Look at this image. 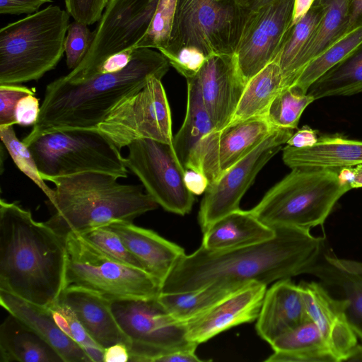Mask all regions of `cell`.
<instances>
[{
	"instance_id": "6da1fadb",
	"label": "cell",
	"mask_w": 362,
	"mask_h": 362,
	"mask_svg": "<svg viewBox=\"0 0 362 362\" xmlns=\"http://www.w3.org/2000/svg\"><path fill=\"white\" fill-rule=\"evenodd\" d=\"M270 240L215 252L200 246L185 254L161 284L160 293L198 289L214 283L268 285L305 273L325 247V238L295 227L274 228Z\"/></svg>"
},
{
	"instance_id": "7a4b0ae2",
	"label": "cell",
	"mask_w": 362,
	"mask_h": 362,
	"mask_svg": "<svg viewBox=\"0 0 362 362\" xmlns=\"http://www.w3.org/2000/svg\"><path fill=\"white\" fill-rule=\"evenodd\" d=\"M168 59L151 48H136L124 69L98 74L72 82L62 76L47 85L36 123L23 139L28 145L37 136L56 130L96 129L127 97L141 90L153 77L162 79Z\"/></svg>"
},
{
	"instance_id": "3957f363",
	"label": "cell",
	"mask_w": 362,
	"mask_h": 362,
	"mask_svg": "<svg viewBox=\"0 0 362 362\" xmlns=\"http://www.w3.org/2000/svg\"><path fill=\"white\" fill-rule=\"evenodd\" d=\"M65 238L15 202L0 201V290L49 308L65 287Z\"/></svg>"
},
{
	"instance_id": "277c9868",
	"label": "cell",
	"mask_w": 362,
	"mask_h": 362,
	"mask_svg": "<svg viewBox=\"0 0 362 362\" xmlns=\"http://www.w3.org/2000/svg\"><path fill=\"white\" fill-rule=\"evenodd\" d=\"M117 177L87 172L52 177L55 186L54 209L45 223L65 238L115 221L133 222L158 204L141 185H124Z\"/></svg>"
},
{
	"instance_id": "5b68a950",
	"label": "cell",
	"mask_w": 362,
	"mask_h": 362,
	"mask_svg": "<svg viewBox=\"0 0 362 362\" xmlns=\"http://www.w3.org/2000/svg\"><path fill=\"white\" fill-rule=\"evenodd\" d=\"M350 189L341 168H294L250 211L272 228L310 230L323 226L337 202Z\"/></svg>"
},
{
	"instance_id": "8992f818",
	"label": "cell",
	"mask_w": 362,
	"mask_h": 362,
	"mask_svg": "<svg viewBox=\"0 0 362 362\" xmlns=\"http://www.w3.org/2000/svg\"><path fill=\"white\" fill-rule=\"evenodd\" d=\"M70 15L50 5L0 30V84L37 81L64 52Z\"/></svg>"
},
{
	"instance_id": "52a82bcc",
	"label": "cell",
	"mask_w": 362,
	"mask_h": 362,
	"mask_svg": "<svg viewBox=\"0 0 362 362\" xmlns=\"http://www.w3.org/2000/svg\"><path fill=\"white\" fill-rule=\"evenodd\" d=\"M42 178L95 172L127 177V167L115 145L98 128L42 134L28 145Z\"/></svg>"
},
{
	"instance_id": "ba28073f",
	"label": "cell",
	"mask_w": 362,
	"mask_h": 362,
	"mask_svg": "<svg viewBox=\"0 0 362 362\" xmlns=\"http://www.w3.org/2000/svg\"><path fill=\"white\" fill-rule=\"evenodd\" d=\"M251 11L240 0H177L166 58L185 47L209 57L234 55Z\"/></svg>"
},
{
	"instance_id": "9c48e42d",
	"label": "cell",
	"mask_w": 362,
	"mask_h": 362,
	"mask_svg": "<svg viewBox=\"0 0 362 362\" xmlns=\"http://www.w3.org/2000/svg\"><path fill=\"white\" fill-rule=\"evenodd\" d=\"M65 245V287L84 288L110 300L158 296L161 284L156 278L107 256L79 234L69 233Z\"/></svg>"
},
{
	"instance_id": "30bf717a",
	"label": "cell",
	"mask_w": 362,
	"mask_h": 362,
	"mask_svg": "<svg viewBox=\"0 0 362 362\" xmlns=\"http://www.w3.org/2000/svg\"><path fill=\"white\" fill-rule=\"evenodd\" d=\"M111 308L129 340V361L159 362L168 352L197 344L187 339L185 324L174 319L158 297L114 300Z\"/></svg>"
},
{
	"instance_id": "8fae6325",
	"label": "cell",
	"mask_w": 362,
	"mask_h": 362,
	"mask_svg": "<svg viewBox=\"0 0 362 362\" xmlns=\"http://www.w3.org/2000/svg\"><path fill=\"white\" fill-rule=\"evenodd\" d=\"M98 129L119 150L141 139L172 144L171 112L161 79L151 78L118 104Z\"/></svg>"
},
{
	"instance_id": "7c38bea8",
	"label": "cell",
	"mask_w": 362,
	"mask_h": 362,
	"mask_svg": "<svg viewBox=\"0 0 362 362\" xmlns=\"http://www.w3.org/2000/svg\"><path fill=\"white\" fill-rule=\"evenodd\" d=\"M127 147L125 164L146 192L165 211L180 216L189 214L195 197L186 185L185 169L173 144L141 139Z\"/></svg>"
},
{
	"instance_id": "4fadbf2b",
	"label": "cell",
	"mask_w": 362,
	"mask_h": 362,
	"mask_svg": "<svg viewBox=\"0 0 362 362\" xmlns=\"http://www.w3.org/2000/svg\"><path fill=\"white\" fill-rule=\"evenodd\" d=\"M158 1L109 0L88 53L76 69L62 77L72 82L84 80L110 55L135 47L148 30Z\"/></svg>"
},
{
	"instance_id": "5bb4252c",
	"label": "cell",
	"mask_w": 362,
	"mask_h": 362,
	"mask_svg": "<svg viewBox=\"0 0 362 362\" xmlns=\"http://www.w3.org/2000/svg\"><path fill=\"white\" fill-rule=\"evenodd\" d=\"M293 133V129H276L252 152L208 185L198 213L203 233L221 218L240 209L241 199L259 172Z\"/></svg>"
},
{
	"instance_id": "9a60e30c",
	"label": "cell",
	"mask_w": 362,
	"mask_h": 362,
	"mask_svg": "<svg viewBox=\"0 0 362 362\" xmlns=\"http://www.w3.org/2000/svg\"><path fill=\"white\" fill-rule=\"evenodd\" d=\"M295 0H274L251 11L235 57L246 83L274 62L292 23Z\"/></svg>"
},
{
	"instance_id": "2e32d148",
	"label": "cell",
	"mask_w": 362,
	"mask_h": 362,
	"mask_svg": "<svg viewBox=\"0 0 362 362\" xmlns=\"http://www.w3.org/2000/svg\"><path fill=\"white\" fill-rule=\"evenodd\" d=\"M308 317L317 327L337 362L347 361L358 337L346 314L347 302L334 297L320 282L298 284Z\"/></svg>"
},
{
	"instance_id": "e0dca14e",
	"label": "cell",
	"mask_w": 362,
	"mask_h": 362,
	"mask_svg": "<svg viewBox=\"0 0 362 362\" xmlns=\"http://www.w3.org/2000/svg\"><path fill=\"white\" fill-rule=\"evenodd\" d=\"M196 77L206 110L221 131L230 124L247 83L235 55L208 57Z\"/></svg>"
},
{
	"instance_id": "ac0fdd59",
	"label": "cell",
	"mask_w": 362,
	"mask_h": 362,
	"mask_svg": "<svg viewBox=\"0 0 362 362\" xmlns=\"http://www.w3.org/2000/svg\"><path fill=\"white\" fill-rule=\"evenodd\" d=\"M277 128L265 115L228 124L214 132L204 149L202 173L209 185L259 146Z\"/></svg>"
},
{
	"instance_id": "d6986e66",
	"label": "cell",
	"mask_w": 362,
	"mask_h": 362,
	"mask_svg": "<svg viewBox=\"0 0 362 362\" xmlns=\"http://www.w3.org/2000/svg\"><path fill=\"white\" fill-rule=\"evenodd\" d=\"M267 285L250 283L201 315L186 322L187 338L197 344L233 327L255 321Z\"/></svg>"
},
{
	"instance_id": "ffe728a7",
	"label": "cell",
	"mask_w": 362,
	"mask_h": 362,
	"mask_svg": "<svg viewBox=\"0 0 362 362\" xmlns=\"http://www.w3.org/2000/svg\"><path fill=\"white\" fill-rule=\"evenodd\" d=\"M324 249L305 274L317 277L330 294L347 302L348 318L362 341V262L340 258Z\"/></svg>"
},
{
	"instance_id": "44dd1931",
	"label": "cell",
	"mask_w": 362,
	"mask_h": 362,
	"mask_svg": "<svg viewBox=\"0 0 362 362\" xmlns=\"http://www.w3.org/2000/svg\"><path fill=\"white\" fill-rule=\"evenodd\" d=\"M310 320L298 284L284 279L267 289L256 320L257 334L271 344L276 338Z\"/></svg>"
},
{
	"instance_id": "7402d4cb",
	"label": "cell",
	"mask_w": 362,
	"mask_h": 362,
	"mask_svg": "<svg viewBox=\"0 0 362 362\" xmlns=\"http://www.w3.org/2000/svg\"><path fill=\"white\" fill-rule=\"evenodd\" d=\"M186 80V115L180 129L173 136V146L185 170L202 173L204 149L216 129L204 106L196 76Z\"/></svg>"
},
{
	"instance_id": "603a6c76",
	"label": "cell",
	"mask_w": 362,
	"mask_h": 362,
	"mask_svg": "<svg viewBox=\"0 0 362 362\" xmlns=\"http://www.w3.org/2000/svg\"><path fill=\"white\" fill-rule=\"evenodd\" d=\"M108 228L115 232L128 250L141 263L145 271L162 284L185 250L153 230L137 226L133 222L115 221Z\"/></svg>"
},
{
	"instance_id": "cb8c5ba5",
	"label": "cell",
	"mask_w": 362,
	"mask_h": 362,
	"mask_svg": "<svg viewBox=\"0 0 362 362\" xmlns=\"http://www.w3.org/2000/svg\"><path fill=\"white\" fill-rule=\"evenodd\" d=\"M75 313L92 339L103 349L118 343L129 344L111 308V300L88 290L65 287L57 300Z\"/></svg>"
},
{
	"instance_id": "d4e9b609",
	"label": "cell",
	"mask_w": 362,
	"mask_h": 362,
	"mask_svg": "<svg viewBox=\"0 0 362 362\" xmlns=\"http://www.w3.org/2000/svg\"><path fill=\"white\" fill-rule=\"evenodd\" d=\"M282 160L291 169L351 168L362 164V141L325 134L310 147L286 145L282 149Z\"/></svg>"
},
{
	"instance_id": "484cf974",
	"label": "cell",
	"mask_w": 362,
	"mask_h": 362,
	"mask_svg": "<svg viewBox=\"0 0 362 362\" xmlns=\"http://www.w3.org/2000/svg\"><path fill=\"white\" fill-rule=\"evenodd\" d=\"M0 304L42 337L64 362H92L83 349L59 328L49 308L33 304L1 290Z\"/></svg>"
},
{
	"instance_id": "4316f807",
	"label": "cell",
	"mask_w": 362,
	"mask_h": 362,
	"mask_svg": "<svg viewBox=\"0 0 362 362\" xmlns=\"http://www.w3.org/2000/svg\"><path fill=\"white\" fill-rule=\"evenodd\" d=\"M203 233L201 246L223 252L270 240L276 230L259 221L250 210L240 209L216 221Z\"/></svg>"
},
{
	"instance_id": "83f0119b",
	"label": "cell",
	"mask_w": 362,
	"mask_h": 362,
	"mask_svg": "<svg viewBox=\"0 0 362 362\" xmlns=\"http://www.w3.org/2000/svg\"><path fill=\"white\" fill-rule=\"evenodd\" d=\"M1 362H64L42 337L9 313L0 326Z\"/></svg>"
},
{
	"instance_id": "f1b7e54d",
	"label": "cell",
	"mask_w": 362,
	"mask_h": 362,
	"mask_svg": "<svg viewBox=\"0 0 362 362\" xmlns=\"http://www.w3.org/2000/svg\"><path fill=\"white\" fill-rule=\"evenodd\" d=\"M347 33V0H327L326 11L315 33L283 77L284 88L296 81L309 62Z\"/></svg>"
},
{
	"instance_id": "f546056e",
	"label": "cell",
	"mask_w": 362,
	"mask_h": 362,
	"mask_svg": "<svg viewBox=\"0 0 362 362\" xmlns=\"http://www.w3.org/2000/svg\"><path fill=\"white\" fill-rule=\"evenodd\" d=\"M267 362H337L316 325L308 320L276 338Z\"/></svg>"
},
{
	"instance_id": "4dcf8cb0",
	"label": "cell",
	"mask_w": 362,
	"mask_h": 362,
	"mask_svg": "<svg viewBox=\"0 0 362 362\" xmlns=\"http://www.w3.org/2000/svg\"><path fill=\"white\" fill-rule=\"evenodd\" d=\"M245 285L214 283L189 291L160 293L158 300L174 319L185 323Z\"/></svg>"
},
{
	"instance_id": "1f68e13d",
	"label": "cell",
	"mask_w": 362,
	"mask_h": 362,
	"mask_svg": "<svg viewBox=\"0 0 362 362\" xmlns=\"http://www.w3.org/2000/svg\"><path fill=\"white\" fill-rule=\"evenodd\" d=\"M283 88L280 68L272 62L247 81L230 124L265 115Z\"/></svg>"
},
{
	"instance_id": "d6a6232c",
	"label": "cell",
	"mask_w": 362,
	"mask_h": 362,
	"mask_svg": "<svg viewBox=\"0 0 362 362\" xmlns=\"http://www.w3.org/2000/svg\"><path fill=\"white\" fill-rule=\"evenodd\" d=\"M308 93L315 100L362 93V42L317 78Z\"/></svg>"
},
{
	"instance_id": "836d02e7",
	"label": "cell",
	"mask_w": 362,
	"mask_h": 362,
	"mask_svg": "<svg viewBox=\"0 0 362 362\" xmlns=\"http://www.w3.org/2000/svg\"><path fill=\"white\" fill-rule=\"evenodd\" d=\"M327 8V0H314L308 13L287 30L275 62L282 78L292 63L315 33Z\"/></svg>"
},
{
	"instance_id": "e575fe53",
	"label": "cell",
	"mask_w": 362,
	"mask_h": 362,
	"mask_svg": "<svg viewBox=\"0 0 362 362\" xmlns=\"http://www.w3.org/2000/svg\"><path fill=\"white\" fill-rule=\"evenodd\" d=\"M362 42V27L338 40L309 62L291 86L308 93L309 87Z\"/></svg>"
},
{
	"instance_id": "d590c367",
	"label": "cell",
	"mask_w": 362,
	"mask_h": 362,
	"mask_svg": "<svg viewBox=\"0 0 362 362\" xmlns=\"http://www.w3.org/2000/svg\"><path fill=\"white\" fill-rule=\"evenodd\" d=\"M314 98L294 86L283 88L271 103L265 117L275 128L295 130L300 118Z\"/></svg>"
},
{
	"instance_id": "8d00e7d4",
	"label": "cell",
	"mask_w": 362,
	"mask_h": 362,
	"mask_svg": "<svg viewBox=\"0 0 362 362\" xmlns=\"http://www.w3.org/2000/svg\"><path fill=\"white\" fill-rule=\"evenodd\" d=\"M0 137L13 162L19 170L30 178L53 202L54 190L42 178L35 159L28 147L16 135L13 125L0 126Z\"/></svg>"
},
{
	"instance_id": "74e56055",
	"label": "cell",
	"mask_w": 362,
	"mask_h": 362,
	"mask_svg": "<svg viewBox=\"0 0 362 362\" xmlns=\"http://www.w3.org/2000/svg\"><path fill=\"white\" fill-rule=\"evenodd\" d=\"M177 0H159L148 30L136 43L135 48L146 47L165 50L169 45Z\"/></svg>"
},
{
	"instance_id": "f35d334b",
	"label": "cell",
	"mask_w": 362,
	"mask_h": 362,
	"mask_svg": "<svg viewBox=\"0 0 362 362\" xmlns=\"http://www.w3.org/2000/svg\"><path fill=\"white\" fill-rule=\"evenodd\" d=\"M78 234L107 256L144 270L141 263L124 245L118 235L107 226L94 228Z\"/></svg>"
},
{
	"instance_id": "ab89813d",
	"label": "cell",
	"mask_w": 362,
	"mask_h": 362,
	"mask_svg": "<svg viewBox=\"0 0 362 362\" xmlns=\"http://www.w3.org/2000/svg\"><path fill=\"white\" fill-rule=\"evenodd\" d=\"M94 38L88 25L74 21L69 23L64 40L66 63L69 69H76L88 53Z\"/></svg>"
},
{
	"instance_id": "60d3db41",
	"label": "cell",
	"mask_w": 362,
	"mask_h": 362,
	"mask_svg": "<svg viewBox=\"0 0 362 362\" xmlns=\"http://www.w3.org/2000/svg\"><path fill=\"white\" fill-rule=\"evenodd\" d=\"M35 94L33 89L20 84H0V126L13 125L15 110L23 97Z\"/></svg>"
},
{
	"instance_id": "b9f144b4",
	"label": "cell",
	"mask_w": 362,
	"mask_h": 362,
	"mask_svg": "<svg viewBox=\"0 0 362 362\" xmlns=\"http://www.w3.org/2000/svg\"><path fill=\"white\" fill-rule=\"evenodd\" d=\"M207 57L197 48L185 47L167 59L170 64L187 79L197 74Z\"/></svg>"
},
{
	"instance_id": "7bdbcfd3",
	"label": "cell",
	"mask_w": 362,
	"mask_h": 362,
	"mask_svg": "<svg viewBox=\"0 0 362 362\" xmlns=\"http://www.w3.org/2000/svg\"><path fill=\"white\" fill-rule=\"evenodd\" d=\"M109 0H64L66 9L74 21L87 25L98 22Z\"/></svg>"
},
{
	"instance_id": "ee69618b",
	"label": "cell",
	"mask_w": 362,
	"mask_h": 362,
	"mask_svg": "<svg viewBox=\"0 0 362 362\" xmlns=\"http://www.w3.org/2000/svg\"><path fill=\"white\" fill-rule=\"evenodd\" d=\"M54 304L67 320L69 324L67 335L76 341L83 350L88 346H100L88 334L70 308L58 301Z\"/></svg>"
},
{
	"instance_id": "f6af8a7d",
	"label": "cell",
	"mask_w": 362,
	"mask_h": 362,
	"mask_svg": "<svg viewBox=\"0 0 362 362\" xmlns=\"http://www.w3.org/2000/svg\"><path fill=\"white\" fill-rule=\"evenodd\" d=\"M40 111L39 100L35 94L28 95L22 98L18 103L15 110L16 124L27 127L34 125Z\"/></svg>"
},
{
	"instance_id": "bcb514c9",
	"label": "cell",
	"mask_w": 362,
	"mask_h": 362,
	"mask_svg": "<svg viewBox=\"0 0 362 362\" xmlns=\"http://www.w3.org/2000/svg\"><path fill=\"white\" fill-rule=\"evenodd\" d=\"M52 0H0V13L10 15H31Z\"/></svg>"
},
{
	"instance_id": "7dc6e473",
	"label": "cell",
	"mask_w": 362,
	"mask_h": 362,
	"mask_svg": "<svg viewBox=\"0 0 362 362\" xmlns=\"http://www.w3.org/2000/svg\"><path fill=\"white\" fill-rule=\"evenodd\" d=\"M135 49L133 47L110 55L98 66L93 75L115 73L124 69L130 63Z\"/></svg>"
},
{
	"instance_id": "c3c4849f",
	"label": "cell",
	"mask_w": 362,
	"mask_h": 362,
	"mask_svg": "<svg viewBox=\"0 0 362 362\" xmlns=\"http://www.w3.org/2000/svg\"><path fill=\"white\" fill-rule=\"evenodd\" d=\"M317 140V131L304 125L292 134L286 144L296 148H305L313 146Z\"/></svg>"
},
{
	"instance_id": "681fc988",
	"label": "cell",
	"mask_w": 362,
	"mask_h": 362,
	"mask_svg": "<svg viewBox=\"0 0 362 362\" xmlns=\"http://www.w3.org/2000/svg\"><path fill=\"white\" fill-rule=\"evenodd\" d=\"M185 180L187 188L194 195H199L204 192L209 185L208 180L204 174L190 169L185 170Z\"/></svg>"
},
{
	"instance_id": "f907efd6",
	"label": "cell",
	"mask_w": 362,
	"mask_h": 362,
	"mask_svg": "<svg viewBox=\"0 0 362 362\" xmlns=\"http://www.w3.org/2000/svg\"><path fill=\"white\" fill-rule=\"evenodd\" d=\"M348 33L362 27V0H347Z\"/></svg>"
},
{
	"instance_id": "816d5d0a",
	"label": "cell",
	"mask_w": 362,
	"mask_h": 362,
	"mask_svg": "<svg viewBox=\"0 0 362 362\" xmlns=\"http://www.w3.org/2000/svg\"><path fill=\"white\" fill-rule=\"evenodd\" d=\"M129 361V353L127 345L118 343L105 349L104 362Z\"/></svg>"
},
{
	"instance_id": "f5cc1de1",
	"label": "cell",
	"mask_w": 362,
	"mask_h": 362,
	"mask_svg": "<svg viewBox=\"0 0 362 362\" xmlns=\"http://www.w3.org/2000/svg\"><path fill=\"white\" fill-rule=\"evenodd\" d=\"M314 0H295L291 25L300 21L310 10Z\"/></svg>"
},
{
	"instance_id": "db71d44e",
	"label": "cell",
	"mask_w": 362,
	"mask_h": 362,
	"mask_svg": "<svg viewBox=\"0 0 362 362\" xmlns=\"http://www.w3.org/2000/svg\"><path fill=\"white\" fill-rule=\"evenodd\" d=\"M351 189L362 187V164L349 168Z\"/></svg>"
},
{
	"instance_id": "11a10c76",
	"label": "cell",
	"mask_w": 362,
	"mask_h": 362,
	"mask_svg": "<svg viewBox=\"0 0 362 362\" xmlns=\"http://www.w3.org/2000/svg\"><path fill=\"white\" fill-rule=\"evenodd\" d=\"M273 1L274 0H245V5L250 11H254Z\"/></svg>"
},
{
	"instance_id": "9f6ffc18",
	"label": "cell",
	"mask_w": 362,
	"mask_h": 362,
	"mask_svg": "<svg viewBox=\"0 0 362 362\" xmlns=\"http://www.w3.org/2000/svg\"><path fill=\"white\" fill-rule=\"evenodd\" d=\"M240 1H241V2L245 5V0H240Z\"/></svg>"
}]
</instances>
